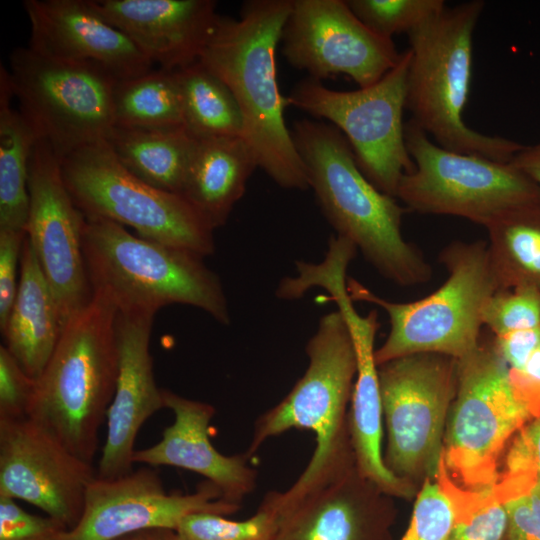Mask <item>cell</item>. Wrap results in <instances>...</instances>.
Wrapping results in <instances>:
<instances>
[{"label": "cell", "mask_w": 540, "mask_h": 540, "mask_svg": "<svg viewBox=\"0 0 540 540\" xmlns=\"http://www.w3.org/2000/svg\"><path fill=\"white\" fill-rule=\"evenodd\" d=\"M510 163L540 186V141L524 145Z\"/></svg>", "instance_id": "42"}, {"label": "cell", "mask_w": 540, "mask_h": 540, "mask_svg": "<svg viewBox=\"0 0 540 540\" xmlns=\"http://www.w3.org/2000/svg\"><path fill=\"white\" fill-rule=\"evenodd\" d=\"M96 476L92 463L29 417L0 419V496L28 502L71 529Z\"/></svg>", "instance_id": "17"}, {"label": "cell", "mask_w": 540, "mask_h": 540, "mask_svg": "<svg viewBox=\"0 0 540 540\" xmlns=\"http://www.w3.org/2000/svg\"><path fill=\"white\" fill-rule=\"evenodd\" d=\"M293 0H249L238 19L218 16L199 61L234 95L243 138L258 166L285 189L310 188L306 166L288 129L287 99L277 80L276 49Z\"/></svg>", "instance_id": "1"}, {"label": "cell", "mask_w": 540, "mask_h": 540, "mask_svg": "<svg viewBox=\"0 0 540 540\" xmlns=\"http://www.w3.org/2000/svg\"><path fill=\"white\" fill-rule=\"evenodd\" d=\"M506 494L505 540H540V474L514 479Z\"/></svg>", "instance_id": "36"}, {"label": "cell", "mask_w": 540, "mask_h": 540, "mask_svg": "<svg viewBox=\"0 0 540 540\" xmlns=\"http://www.w3.org/2000/svg\"><path fill=\"white\" fill-rule=\"evenodd\" d=\"M62 332L55 297L25 236L16 297L1 330L3 345L36 380L49 362Z\"/></svg>", "instance_id": "24"}, {"label": "cell", "mask_w": 540, "mask_h": 540, "mask_svg": "<svg viewBox=\"0 0 540 540\" xmlns=\"http://www.w3.org/2000/svg\"><path fill=\"white\" fill-rule=\"evenodd\" d=\"M117 540H174V530L148 529L126 535Z\"/></svg>", "instance_id": "43"}, {"label": "cell", "mask_w": 540, "mask_h": 540, "mask_svg": "<svg viewBox=\"0 0 540 540\" xmlns=\"http://www.w3.org/2000/svg\"><path fill=\"white\" fill-rule=\"evenodd\" d=\"M160 69L175 71L199 60L218 18L214 0H93Z\"/></svg>", "instance_id": "22"}, {"label": "cell", "mask_w": 540, "mask_h": 540, "mask_svg": "<svg viewBox=\"0 0 540 540\" xmlns=\"http://www.w3.org/2000/svg\"><path fill=\"white\" fill-rule=\"evenodd\" d=\"M8 69H0V228L25 230L28 207L29 162L37 137L19 110ZM26 231V230H25Z\"/></svg>", "instance_id": "28"}, {"label": "cell", "mask_w": 540, "mask_h": 540, "mask_svg": "<svg viewBox=\"0 0 540 540\" xmlns=\"http://www.w3.org/2000/svg\"><path fill=\"white\" fill-rule=\"evenodd\" d=\"M485 7L471 0L445 7L408 33L406 109L439 146L509 163L524 145L487 135L464 121L473 71V34Z\"/></svg>", "instance_id": "4"}, {"label": "cell", "mask_w": 540, "mask_h": 540, "mask_svg": "<svg viewBox=\"0 0 540 540\" xmlns=\"http://www.w3.org/2000/svg\"><path fill=\"white\" fill-rule=\"evenodd\" d=\"M113 119L115 127L129 129L184 126L182 100L174 71L159 68L117 80L113 90Z\"/></svg>", "instance_id": "30"}, {"label": "cell", "mask_w": 540, "mask_h": 540, "mask_svg": "<svg viewBox=\"0 0 540 540\" xmlns=\"http://www.w3.org/2000/svg\"><path fill=\"white\" fill-rule=\"evenodd\" d=\"M484 228L499 288L540 295V201L509 209Z\"/></svg>", "instance_id": "27"}, {"label": "cell", "mask_w": 540, "mask_h": 540, "mask_svg": "<svg viewBox=\"0 0 540 540\" xmlns=\"http://www.w3.org/2000/svg\"><path fill=\"white\" fill-rule=\"evenodd\" d=\"M279 524V511L268 493L256 513L245 520L208 512L190 514L174 530V540H275Z\"/></svg>", "instance_id": "32"}, {"label": "cell", "mask_w": 540, "mask_h": 540, "mask_svg": "<svg viewBox=\"0 0 540 540\" xmlns=\"http://www.w3.org/2000/svg\"><path fill=\"white\" fill-rule=\"evenodd\" d=\"M444 491L456 514L449 540H505L507 516L496 484L476 491L449 482Z\"/></svg>", "instance_id": "31"}, {"label": "cell", "mask_w": 540, "mask_h": 540, "mask_svg": "<svg viewBox=\"0 0 540 540\" xmlns=\"http://www.w3.org/2000/svg\"><path fill=\"white\" fill-rule=\"evenodd\" d=\"M535 407L514 384L494 342L457 360V388L447 417L443 458L471 490L498 483L497 462L509 440L532 418Z\"/></svg>", "instance_id": "8"}, {"label": "cell", "mask_w": 540, "mask_h": 540, "mask_svg": "<svg viewBox=\"0 0 540 540\" xmlns=\"http://www.w3.org/2000/svg\"><path fill=\"white\" fill-rule=\"evenodd\" d=\"M68 530L60 521L31 514L16 500L0 496V540H60Z\"/></svg>", "instance_id": "37"}, {"label": "cell", "mask_w": 540, "mask_h": 540, "mask_svg": "<svg viewBox=\"0 0 540 540\" xmlns=\"http://www.w3.org/2000/svg\"><path fill=\"white\" fill-rule=\"evenodd\" d=\"M309 359L291 391L255 422L247 452L251 456L269 438L290 429L315 434L313 455L293 485L278 492L291 501L319 483L353 454L346 409L356 377V354L348 326L336 310L323 315L306 345Z\"/></svg>", "instance_id": "6"}, {"label": "cell", "mask_w": 540, "mask_h": 540, "mask_svg": "<svg viewBox=\"0 0 540 540\" xmlns=\"http://www.w3.org/2000/svg\"><path fill=\"white\" fill-rule=\"evenodd\" d=\"M483 324L494 336L540 327V295L530 289H500L489 300Z\"/></svg>", "instance_id": "34"}, {"label": "cell", "mask_w": 540, "mask_h": 540, "mask_svg": "<svg viewBox=\"0 0 540 540\" xmlns=\"http://www.w3.org/2000/svg\"><path fill=\"white\" fill-rule=\"evenodd\" d=\"M25 230L0 228V330L7 322L16 297Z\"/></svg>", "instance_id": "39"}, {"label": "cell", "mask_w": 540, "mask_h": 540, "mask_svg": "<svg viewBox=\"0 0 540 540\" xmlns=\"http://www.w3.org/2000/svg\"><path fill=\"white\" fill-rule=\"evenodd\" d=\"M410 58L407 49L394 68L368 87L337 91L308 77L286 97L288 106L335 126L349 142L363 174L395 198L401 178L415 167L406 148L403 122Z\"/></svg>", "instance_id": "12"}, {"label": "cell", "mask_w": 540, "mask_h": 540, "mask_svg": "<svg viewBox=\"0 0 540 540\" xmlns=\"http://www.w3.org/2000/svg\"><path fill=\"white\" fill-rule=\"evenodd\" d=\"M405 144L415 167L401 178L396 199L410 211L485 227L509 209L540 201V186L510 162L445 149L412 120Z\"/></svg>", "instance_id": "11"}, {"label": "cell", "mask_w": 540, "mask_h": 540, "mask_svg": "<svg viewBox=\"0 0 540 540\" xmlns=\"http://www.w3.org/2000/svg\"><path fill=\"white\" fill-rule=\"evenodd\" d=\"M378 376L385 465L408 483L435 477L457 388V360L437 353L406 355L378 366Z\"/></svg>", "instance_id": "13"}, {"label": "cell", "mask_w": 540, "mask_h": 540, "mask_svg": "<svg viewBox=\"0 0 540 540\" xmlns=\"http://www.w3.org/2000/svg\"><path fill=\"white\" fill-rule=\"evenodd\" d=\"M105 141L134 176L163 191L181 194L197 137L185 126L165 129L113 127Z\"/></svg>", "instance_id": "26"}, {"label": "cell", "mask_w": 540, "mask_h": 540, "mask_svg": "<svg viewBox=\"0 0 540 540\" xmlns=\"http://www.w3.org/2000/svg\"><path fill=\"white\" fill-rule=\"evenodd\" d=\"M184 126L197 138L243 137L239 105L228 86L199 60L174 71Z\"/></svg>", "instance_id": "29"}, {"label": "cell", "mask_w": 540, "mask_h": 540, "mask_svg": "<svg viewBox=\"0 0 540 540\" xmlns=\"http://www.w3.org/2000/svg\"><path fill=\"white\" fill-rule=\"evenodd\" d=\"M257 167L243 137L197 138L180 195L215 230L227 222Z\"/></svg>", "instance_id": "25"}, {"label": "cell", "mask_w": 540, "mask_h": 540, "mask_svg": "<svg viewBox=\"0 0 540 540\" xmlns=\"http://www.w3.org/2000/svg\"><path fill=\"white\" fill-rule=\"evenodd\" d=\"M8 72L20 113L61 160L105 140L113 128L118 79L101 66L50 58L27 46L11 51Z\"/></svg>", "instance_id": "10"}, {"label": "cell", "mask_w": 540, "mask_h": 540, "mask_svg": "<svg viewBox=\"0 0 540 540\" xmlns=\"http://www.w3.org/2000/svg\"><path fill=\"white\" fill-rule=\"evenodd\" d=\"M31 26L29 45L54 59L94 63L118 80L143 75L152 63L93 0H25Z\"/></svg>", "instance_id": "19"}, {"label": "cell", "mask_w": 540, "mask_h": 540, "mask_svg": "<svg viewBox=\"0 0 540 540\" xmlns=\"http://www.w3.org/2000/svg\"><path fill=\"white\" fill-rule=\"evenodd\" d=\"M61 167L67 189L85 217L131 227L140 237L203 257L215 252L214 229L190 203L134 176L105 140L67 155Z\"/></svg>", "instance_id": "9"}, {"label": "cell", "mask_w": 540, "mask_h": 540, "mask_svg": "<svg viewBox=\"0 0 540 540\" xmlns=\"http://www.w3.org/2000/svg\"><path fill=\"white\" fill-rule=\"evenodd\" d=\"M117 313L106 297L93 294L68 322L35 381L28 413L74 455L92 464L116 385Z\"/></svg>", "instance_id": "3"}, {"label": "cell", "mask_w": 540, "mask_h": 540, "mask_svg": "<svg viewBox=\"0 0 540 540\" xmlns=\"http://www.w3.org/2000/svg\"><path fill=\"white\" fill-rule=\"evenodd\" d=\"M317 203L336 235L351 241L378 273L398 286L428 282L432 268L402 233L406 209L359 168L345 136L332 124L298 120L291 130Z\"/></svg>", "instance_id": "2"}, {"label": "cell", "mask_w": 540, "mask_h": 540, "mask_svg": "<svg viewBox=\"0 0 540 540\" xmlns=\"http://www.w3.org/2000/svg\"><path fill=\"white\" fill-rule=\"evenodd\" d=\"M239 508L225 501L207 480L193 493H169L157 471L145 465L115 479L96 476L88 487L80 520L60 540H117L148 529L175 530L190 514L228 516Z\"/></svg>", "instance_id": "16"}, {"label": "cell", "mask_w": 540, "mask_h": 540, "mask_svg": "<svg viewBox=\"0 0 540 540\" xmlns=\"http://www.w3.org/2000/svg\"><path fill=\"white\" fill-rule=\"evenodd\" d=\"M505 476L540 474V416L516 435L506 456Z\"/></svg>", "instance_id": "40"}, {"label": "cell", "mask_w": 540, "mask_h": 540, "mask_svg": "<svg viewBox=\"0 0 540 540\" xmlns=\"http://www.w3.org/2000/svg\"><path fill=\"white\" fill-rule=\"evenodd\" d=\"M493 342L509 369L520 372L540 346V327L494 336Z\"/></svg>", "instance_id": "41"}, {"label": "cell", "mask_w": 540, "mask_h": 540, "mask_svg": "<svg viewBox=\"0 0 540 540\" xmlns=\"http://www.w3.org/2000/svg\"><path fill=\"white\" fill-rule=\"evenodd\" d=\"M347 4L372 32L391 39L410 33L446 7L443 0H347Z\"/></svg>", "instance_id": "33"}, {"label": "cell", "mask_w": 540, "mask_h": 540, "mask_svg": "<svg viewBox=\"0 0 540 540\" xmlns=\"http://www.w3.org/2000/svg\"><path fill=\"white\" fill-rule=\"evenodd\" d=\"M26 236L55 297L62 328L93 298L83 255L85 216L64 181L61 159L37 139L29 162Z\"/></svg>", "instance_id": "14"}, {"label": "cell", "mask_w": 540, "mask_h": 540, "mask_svg": "<svg viewBox=\"0 0 540 540\" xmlns=\"http://www.w3.org/2000/svg\"><path fill=\"white\" fill-rule=\"evenodd\" d=\"M377 490L352 454L299 497L278 504L273 496L280 514L275 540H389V519L371 496Z\"/></svg>", "instance_id": "20"}, {"label": "cell", "mask_w": 540, "mask_h": 540, "mask_svg": "<svg viewBox=\"0 0 540 540\" xmlns=\"http://www.w3.org/2000/svg\"><path fill=\"white\" fill-rule=\"evenodd\" d=\"M82 247L93 294L106 297L117 311L156 313L170 304H185L230 324L221 280L203 256L96 217H85Z\"/></svg>", "instance_id": "5"}, {"label": "cell", "mask_w": 540, "mask_h": 540, "mask_svg": "<svg viewBox=\"0 0 540 540\" xmlns=\"http://www.w3.org/2000/svg\"><path fill=\"white\" fill-rule=\"evenodd\" d=\"M455 522L456 514L449 498L438 484L426 479L400 540H449Z\"/></svg>", "instance_id": "35"}, {"label": "cell", "mask_w": 540, "mask_h": 540, "mask_svg": "<svg viewBox=\"0 0 540 540\" xmlns=\"http://www.w3.org/2000/svg\"><path fill=\"white\" fill-rule=\"evenodd\" d=\"M162 395L165 408L174 414V421L163 430L156 444L135 451L134 463L195 472L213 483L225 501L240 505L255 489L257 472L249 466L246 453L227 456L211 443L209 425L215 408L168 389H162Z\"/></svg>", "instance_id": "23"}, {"label": "cell", "mask_w": 540, "mask_h": 540, "mask_svg": "<svg viewBox=\"0 0 540 540\" xmlns=\"http://www.w3.org/2000/svg\"><path fill=\"white\" fill-rule=\"evenodd\" d=\"M280 42L288 63L310 78L344 74L359 88L378 82L401 57L391 38L372 32L343 0H293Z\"/></svg>", "instance_id": "15"}, {"label": "cell", "mask_w": 540, "mask_h": 540, "mask_svg": "<svg viewBox=\"0 0 540 540\" xmlns=\"http://www.w3.org/2000/svg\"><path fill=\"white\" fill-rule=\"evenodd\" d=\"M35 379L30 377L18 361L0 346V419L28 417L35 390Z\"/></svg>", "instance_id": "38"}, {"label": "cell", "mask_w": 540, "mask_h": 540, "mask_svg": "<svg viewBox=\"0 0 540 540\" xmlns=\"http://www.w3.org/2000/svg\"><path fill=\"white\" fill-rule=\"evenodd\" d=\"M155 314L148 311L117 313L118 370L106 416V438L96 469L100 479H115L133 470L138 432L146 420L165 408L150 352Z\"/></svg>", "instance_id": "18"}, {"label": "cell", "mask_w": 540, "mask_h": 540, "mask_svg": "<svg viewBox=\"0 0 540 540\" xmlns=\"http://www.w3.org/2000/svg\"><path fill=\"white\" fill-rule=\"evenodd\" d=\"M438 260L448 272L447 279L434 292L413 302L389 301L359 281L347 279L353 301L374 304L388 315V336L375 350L377 366L417 353L459 360L479 346L484 310L500 290L487 242L453 241L440 251Z\"/></svg>", "instance_id": "7"}, {"label": "cell", "mask_w": 540, "mask_h": 540, "mask_svg": "<svg viewBox=\"0 0 540 540\" xmlns=\"http://www.w3.org/2000/svg\"><path fill=\"white\" fill-rule=\"evenodd\" d=\"M351 334L356 354V380L348 415L350 442L359 473L387 495L409 498L411 485L385 465L381 451L382 405L374 342L380 327L377 310L361 315L347 290L343 275L328 277L323 285Z\"/></svg>", "instance_id": "21"}]
</instances>
